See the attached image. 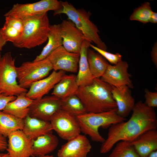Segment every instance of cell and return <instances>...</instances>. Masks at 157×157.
Instances as JSON below:
<instances>
[{
    "label": "cell",
    "mask_w": 157,
    "mask_h": 157,
    "mask_svg": "<svg viewBox=\"0 0 157 157\" xmlns=\"http://www.w3.org/2000/svg\"><path fill=\"white\" fill-rule=\"evenodd\" d=\"M112 85L94 78L89 85L79 87L76 95L85 106L87 113H100L117 108L112 93Z\"/></svg>",
    "instance_id": "7a4b0ae2"
},
{
    "label": "cell",
    "mask_w": 157,
    "mask_h": 157,
    "mask_svg": "<svg viewBox=\"0 0 157 157\" xmlns=\"http://www.w3.org/2000/svg\"><path fill=\"white\" fill-rule=\"evenodd\" d=\"M61 109L76 117L87 113L83 104L76 94L61 100Z\"/></svg>",
    "instance_id": "83f0119b"
},
{
    "label": "cell",
    "mask_w": 157,
    "mask_h": 157,
    "mask_svg": "<svg viewBox=\"0 0 157 157\" xmlns=\"http://www.w3.org/2000/svg\"><path fill=\"white\" fill-rule=\"evenodd\" d=\"M24 120L22 131L28 138L35 140L42 135L52 133L53 128L50 122L27 115Z\"/></svg>",
    "instance_id": "d6986e66"
},
{
    "label": "cell",
    "mask_w": 157,
    "mask_h": 157,
    "mask_svg": "<svg viewBox=\"0 0 157 157\" xmlns=\"http://www.w3.org/2000/svg\"><path fill=\"white\" fill-rule=\"evenodd\" d=\"M38 157H53L52 155H48L40 156Z\"/></svg>",
    "instance_id": "ab89813d"
},
{
    "label": "cell",
    "mask_w": 157,
    "mask_h": 157,
    "mask_svg": "<svg viewBox=\"0 0 157 157\" xmlns=\"http://www.w3.org/2000/svg\"><path fill=\"white\" fill-rule=\"evenodd\" d=\"M153 11L150 3L146 2L135 8L130 17L131 20L139 21L143 24L149 22L150 18Z\"/></svg>",
    "instance_id": "f546056e"
},
{
    "label": "cell",
    "mask_w": 157,
    "mask_h": 157,
    "mask_svg": "<svg viewBox=\"0 0 157 157\" xmlns=\"http://www.w3.org/2000/svg\"><path fill=\"white\" fill-rule=\"evenodd\" d=\"M26 93L17 96L15 100L7 104L2 111L19 118L24 119L28 115L29 107L33 101L26 96Z\"/></svg>",
    "instance_id": "d4e9b609"
},
{
    "label": "cell",
    "mask_w": 157,
    "mask_h": 157,
    "mask_svg": "<svg viewBox=\"0 0 157 157\" xmlns=\"http://www.w3.org/2000/svg\"><path fill=\"white\" fill-rule=\"evenodd\" d=\"M5 17V22L1 28L4 38L7 42L13 44L17 42L20 39L24 28V22L22 19L10 16Z\"/></svg>",
    "instance_id": "44dd1931"
},
{
    "label": "cell",
    "mask_w": 157,
    "mask_h": 157,
    "mask_svg": "<svg viewBox=\"0 0 157 157\" xmlns=\"http://www.w3.org/2000/svg\"><path fill=\"white\" fill-rule=\"evenodd\" d=\"M79 53L70 52L61 46L54 50L47 58L53 70L76 72L78 67Z\"/></svg>",
    "instance_id": "8fae6325"
},
{
    "label": "cell",
    "mask_w": 157,
    "mask_h": 157,
    "mask_svg": "<svg viewBox=\"0 0 157 157\" xmlns=\"http://www.w3.org/2000/svg\"><path fill=\"white\" fill-rule=\"evenodd\" d=\"M90 47L100 54L111 64L115 65L122 60V56L119 53L113 54L102 50L94 46L91 43Z\"/></svg>",
    "instance_id": "4dcf8cb0"
},
{
    "label": "cell",
    "mask_w": 157,
    "mask_h": 157,
    "mask_svg": "<svg viewBox=\"0 0 157 157\" xmlns=\"http://www.w3.org/2000/svg\"><path fill=\"white\" fill-rule=\"evenodd\" d=\"M130 89L126 85L119 87L112 86V95L117 105V114L124 118L129 115L135 104Z\"/></svg>",
    "instance_id": "e0dca14e"
},
{
    "label": "cell",
    "mask_w": 157,
    "mask_h": 157,
    "mask_svg": "<svg viewBox=\"0 0 157 157\" xmlns=\"http://www.w3.org/2000/svg\"><path fill=\"white\" fill-rule=\"evenodd\" d=\"M147 157H157V151L156 150L151 152Z\"/></svg>",
    "instance_id": "74e56055"
},
{
    "label": "cell",
    "mask_w": 157,
    "mask_h": 157,
    "mask_svg": "<svg viewBox=\"0 0 157 157\" xmlns=\"http://www.w3.org/2000/svg\"><path fill=\"white\" fill-rule=\"evenodd\" d=\"M24 124L23 119L0 111V134L5 137L15 131L22 130Z\"/></svg>",
    "instance_id": "4316f807"
},
{
    "label": "cell",
    "mask_w": 157,
    "mask_h": 157,
    "mask_svg": "<svg viewBox=\"0 0 157 157\" xmlns=\"http://www.w3.org/2000/svg\"><path fill=\"white\" fill-rule=\"evenodd\" d=\"M7 144L6 137L0 134V151H3L6 150Z\"/></svg>",
    "instance_id": "e575fe53"
},
{
    "label": "cell",
    "mask_w": 157,
    "mask_h": 157,
    "mask_svg": "<svg viewBox=\"0 0 157 157\" xmlns=\"http://www.w3.org/2000/svg\"><path fill=\"white\" fill-rule=\"evenodd\" d=\"M145 104L148 107L154 108L157 107V92H151L146 89L145 90Z\"/></svg>",
    "instance_id": "1f68e13d"
},
{
    "label": "cell",
    "mask_w": 157,
    "mask_h": 157,
    "mask_svg": "<svg viewBox=\"0 0 157 157\" xmlns=\"http://www.w3.org/2000/svg\"><path fill=\"white\" fill-rule=\"evenodd\" d=\"M17 69L19 85L27 89L33 83L45 78L53 68L46 58L37 61L24 62Z\"/></svg>",
    "instance_id": "52a82bcc"
},
{
    "label": "cell",
    "mask_w": 157,
    "mask_h": 157,
    "mask_svg": "<svg viewBox=\"0 0 157 157\" xmlns=\"http://www.w3.org/2000/svg\"><path fill=\"white\" fill-rule=\"evenodd\" d=\"M16 98L15 96H5L0 93V111L3 110L8 103L14 100Z\"/></svg>",
    "instance_id": "d6a6232c"
},
{
    "label": "cell",
    "mask_w": 157,
    "mask_h": 157,
    "mask_svg": "<svg viewBox=\"0 0 157 157\" xmlns=\"http://www.w3.org/2000/svg\"><path fill=\"white\" fill-rule=\"evenodd\" d=\"M61 8L54 12L55 16L61 14H65L67 19L72 21L76 27L91 43H94L98 48L106 51L107 47L99 35L97 26L90 19L91 13L83 8L77 9L67 1H60Z\"/></svg>",
    "instance_id": "277c9868"
},
{
    "label": "cell",
    "mask_w": 157,
    "mask_h": 157,
    "mask_svg": "<svg viewBox=\"0 0 157 157\" xmlns=\"http://www.w3.org/2000/svg\"><path fill=\"white\" fill-rule=\"evenodd\" d=\"M61 100L52 95L33 100L29 107L28 115L43 120L50 122L53 115L61 109Z\"/></svg>",
    "instance_id": "30bf717a"
},
{
    "label": "cell",
    "mask_w": 157,
    "mask_h": 157,
    "mask_svg": "<svg viewBox=\"0 0 157 157\" xmlns=\"http://www.w3.org/2000/svg\"><path fill=\"white\" fill-rule=\"evenodd\" d=\"M128 67L127 62L122 60L114 65L109 64L100 79L114 87L126 85L132 88L133 85L130 79L131 74L128 72Z\"/></svg>",
    "instance_id": "4fadbf2b"
},
{
    "label": "cell",
    "mask_w": 157,
    "mask_h": 157,
    "mask_svg": "<svg viewBox=\"0 0 157 157\" xmlns=\"http://www.w3.org/2000/svg\"><path fill=\"white\" fill-rule=\"evenodd\" d=\"M67 141L58 150V157H86L92 148L85 135L80 134Z\"/></svg>",
    "instance_id": "9a60e30c"
},
{
    "label": "cell",
    "mask_w": 157,
    "mask_h": 157,
    "mask_svg": "<svg viewBox=\"0 0 157 157\" xmlns=\"http://www.w3.org/2000/svg\"><path fill=\"white\" fill-rule=\"evenodd\" d=\"M131 143L140 157H147L157 149L156 129L144 132Z\"/></svg>",
    "instance_id": "ac0fdd59"
},
{
    "label": "cell",
    "mask_w": 157,
    "mask_h": 157,
    "mask_svg": "<svg viewBox=\"0 0 157 157\" xmlns=\"http://www.w3.org/2000/svg\"><path fill=\"white\" fill-rule=\"evenodd\" d=\"M22 19L24 28L22 34L19 40L13 44L14 47L31 49L47 41L50 26L47 13Z\"/></svg>",
    "instance_id": "3957f363"
},
{
    "label": "cell",
    "mask_w": 157,
    "mask_h": 157,
    "mask_svg": "<svg viewBox=\"0 0 157 157\" xmlns=\"http://www.w3.org/2000/svg\"><path fill=\"white\" fill-rule=\"evenodd\" d=\"M65 73V72L63 71L53 70L48 77L33 83L26 93V96L32 100L42 97L53 88Z\"/></svg>",
    "instance_id": "2e32d148"
},
{
    "label": "cell",
    "mask_w": 157,
    "mask_h": 157,
    "mask_svg": "<svg viewBox=\"0 0 157 157\" xmlns=\"http://www.w3.org/2000/svg\"><path fill=\"white\" fill-rule=\"evenodd\" d=\"M132 111L131 116L128 121L113 124L110 127L107 137L100 147V153L108 152L119 141L131 142L144 132L156 129L157 119L153 108L140 101L135 104Z\"/></svg>",
    "instance_id": "6da1fadb"
},
{
    "label": "cell",
    "mask_w": 157,
    "mask_h": 157,
    "mask_svg": "<svg viewBox=\"0 0 157 157\" xmlns=\"http://www.w3.org/2000/svg\"><path fill=\"white\" fill-rule=\"evenodd\" d=\"M91 42L88 40L83 42L80 52L78 63V72L76 81L79 87H83L91 84L94 78L90 72L87 59V52Z\"/></svg>",
    "instance_id": "ffe728a7"
},
{
    "label": "cell",
    "mask_w": 157,
    "mask_h": 157,
    "mask_svg": "<svg viewBox=\"0 0 157 157\" xmlns=\"http://www.w3.org/2000/svg\"><path fill=\"white\" fill-rule=\"evenodd\" d=\"M0 157H11L9 155V154L3 153H0Z\"/></svg>",
    "instance_id": "f35d334b"
},
{
    "label": "cell",
    "mask_w": 157,
    "mask_h": 157,
    "mask_svg": "<svg viewBox=\"0 0 157 157\" xmlns=\"http://www.w3.org/2000/svg\"><path fill=\"white\" fill-rule=\"evenodd\" d=\"M87 59L89 69L94 78H100L109 64L106 60L97 52L89 48Z\"/></svg>",
    "instance_id": "484cf974"
},
{
    "label": "cell",
    "mask_w": 157,
    "mask_h": 157,
    "mask_svg": "<svg viewBox=\"0 0 157 157\" xmlns=\"http://www.w3.org/2000/svg\"><path fill=\"white\" fill-rule=\"evenodd\" d=\"M149 22L152 23H156L157 22V13L153 12L151 15Z\"/></svg>",
    "instance_id": "8d00e7d4"
},
{
    "label": "cell",
    "mask_w": 157,
    "mask_h": 157,
    "mask_svg": "<svg viewBox=\"0 0 157 157\" xmlns=\"http://www.w3.org/2000/svg\"><path fill=\"white\" fill-rule=\"evenodd\" d=\"M58 144V138L52 133L40 136L33 140L32 156L38 157L48 155L56 149Z\"/></svg>",
    "instance_id": "7402d4cb"
},
{
    "label": "cell",
    "mask_w": 157,
    "mask_h": 157,
    "mask_svg": "<svg viewBox=\"0 0 157 157\" xmlns=\"http://www.w3.org/2000/svg\"><path fill=\"white\" fill-rule=\"evenodd\" d=\"M62 5L57 0H41L32 3L14 4L4 16H10L23 19L26 17L60 10Z\"/></svg>",
    "instance_id": "ba28073f"
},
{
    "label": "cell",
    "mask_w": 157,
    "mask_h": 157,
    "mask_svg": "<svg viewBox=\"0 0 157 157\" xmlns=\"http://www.w3.org/2000/svg\"><path fill=\"white\" fill-rule=\"evenodd\" d=\"M17 76L15 59L11 52H6L0 58V93L6 96L16 97L26 93L27 89L17 82Z\"/></svg>",
    "instance_id": "8992f818"
},
{
    "label": "cell",
    "mask_w": 157,
    "mask_h": 157,
    "mask_svg": "<svg viewBox=\"0 0 157 157\" xmlns=\"http://www.w3.org/2000/svg\"><path fill=\"white\" fill-rule=\"evenodd\" d=\"M47 40V44L33 61H37L46 58L53 51L63 45L60 24L50 25Z\"/></svg>",
    "instance_id": "603a6c76"
},
{
    "label": "cell",
    "mask_w": 157,
    "mask_h": 157,
    "mask_svg": "<svg viewBox=\"0 0 157 157\" xmlns=\"http://www.w3.org/2000/svg\"><path fill=\"white\" fill-rule=\"evenodd\" d=\"M116 144L109 157H140L131 142L121 141Z\"/></svg>",
    "instance_id": "f1b7e54d"
},
{
    "label": "cell",
    "mask_w": 157,
    "mask_h": 157,
    "mask_svg": "<svg viewBox=\"0 0 157 157\" xmlns=\"http://www.w3.org/2000/svg\"><path fill=\"white\" fill-rule=\"evenodd\" d=\"M60 24L62 46L69 52L79 53L83 42L88 40L70 20H63Z\"/></svg>",
    "instance_id": "7c38bea8"
},
{
    "label": "cell",
    "mask_w": 157,
    "mask_h": 157,
    "mask_svg": "<svg viewBox=\"0 0 157 157\" xmlns=\"http://www.w3.org/2000/svg\"><path fill=\"white\" fill-rule=\"evenodd\" d=\"M157 43H155L151 52L152 60L153 62L157 67Z\"/></svg>",
    "instance_id": "836d02e7"
},
{
    "label": "cell",
    "mask_w": 157,
    "mask_h": 157,
    "mask_svg": "<svg viewBox=\"0 0 157 157\" xmlns=\"http://www.w3.org/2000/svg\"><path fill=\"white\" fill-rule=\"evenodd\" d=\"M76 77V76L74 74H65L55 85L51 94L61 100L76 94L79 88Z\"/></svg>",
    "instance_id": "cb8c5ba5"
},
{
    "label": "cell",
    "mask_w": 157,
    "mask_h": 157,
    "mask_svg": "<svg viewBox=\"0 0 157 157\" xmlns=\"http://www.w3.org/2000/svg\"><path fill=\"white\" fill-rule=\"evenodd\" d=\"M117 111L116 108L100 113H87L77 116L81 132L88 135L92 140L102 143L105 139L99 133V128H107L113 124L126 120V118L118 115Z\"/></svg>",
    "instance_id": "5b68a950"
},
{
    "label": "cell",
    "mask_w": 157,
    "mask_h": 157,
    "mask_svg": "<svg viewBox=\"0 0 157 157\" xmlns=\"http://www.w3.org/2000/svg\"><path fill=\"white\" fill-rule=\"evenodd\" d=\"M50 122L53 130L64 140H68L81 132L76 117L63 110L57 112Z\"/></svg>",
    "instance_id": "9c48e42d"
},
{
    "label": "cell",
    "mask_w": 157,
    "mask_h": 157,
    "mask_svg": "<svg viewBox=\"0 0 157 157\" xmlns=\"http://www.w3.org/2000/svg\"><path fill=\"white\" fill-rule=\"evenodd\" d=\"M7 42L4 38L1 32V29L0 28V58L1 56V52L3 47L6 44Z\"/></svg>",
    "instance_id": "d590c367"
},
{
    "label": "cell",
    "mask_w": 157,
    "mask_h": 157,
    "mask_svg": "<svg viewBox=\"0 0 157 157\" xmlns=\"http://www.w3.org/2000/svg\"><path fill=\"white\" fill-rule=\"evenodd\" d=\"M8 137L6 150L11 157L32 156L33 140L28 137L22 130L15 131Z\"/></svg>",
    "instance_id": "5bb4252c"
}]
</instances>
